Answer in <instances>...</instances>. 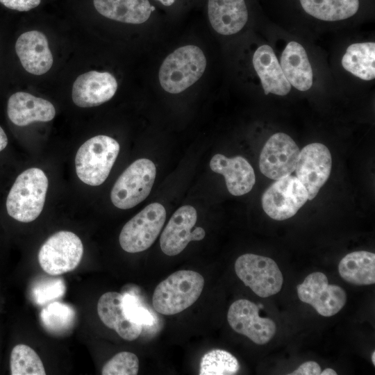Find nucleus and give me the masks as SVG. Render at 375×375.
<instances>
[{
    "instance_id": "nucleus-1",
    "label": "nucleus",
    "mask_w": 375,
    "mask_h": 375,
    "mask_svg": "<svg viewBox=\"0 0 375 375\" xmlns=\"http://www.w3.org/2000/svg\"><path fill=\"white\" fill-rule=\"evenodd\" d=\"M48 178L40 169L24 170L16 178L6 199L8 215L20 222L34 221L42 211Z\"/></svg>"
},
{
    "instance_id": "nucleus-2",
    "label": "nucleus",
    "mask_w": 375,
    "mask_h": 375,
    "mask_svg": "<svg viewBox=\"0 0 375 375\" xmlns=\"http://www.w3.org/2000/svg\"><path fill=\"white\" fill-rule=\"evenodd\" d=\"M203 287L204 278L199 273L191 270L175 272L156 286L153 306L164 315L179 313L199 299Z\"/></svg>"
},
{
    "instance_id": "nucleus-3",
    "label": "nucleus",
    "mask_w": 375,
    "mask_h": 375,
    "mask_svg": "<svg viewBox=\"0 0 375 375\" xmlns=\"http://www.w3.org/2000/svg\"><path fill=\"white\" fill-rule=\"evenodd\" d=\"M117 140L99 135L85 142L78 149L75 168L78 178L91 186L102 184L108 178L119 152Z\"/></svg>"
},
{
    "instance_id": "nucleus-4",
    "label": "nucleus",
    "mask_w": 375,
    "mask_h": 375,
    "mask_svg": "<svg viewBox=\"0 0 375 375\" xmlns=\"http://www.w3.org/2000/svg\"><path fill=\"white\" fill-rule=\"evenodd\" d=\"M206 66V59L199 47H179L164 60L159 70L160 83L169 93H180L201 78Z\"/></svg>"
},
{
    "instance_id": "nucleus-5",
    "label": "nucleus",
    "mask_w": 375,
    "mask_h": 375,
    "mask_svg": "<svg viewBox=\"0 0 375 375\" xmlns=\"http://www.w3.org/2000/svg\"><path fill=\"white\" fill-rule=\"evenodd\" d=\"M156 175L154 163L140 158L131 164L119 176L110 193L112 204L119 209H130L149 194Z\"/></svg>"
},
{
    "instance_id": "nucleus-6",
    "label": "nucleus",
    "mask_w": 375,
    "mask_h": 375,
    "mask_svg": "<svg viewBox=\"0 0 375 375\" xmlns=\"http://www.w3.org/2000/svg\"><path fill=\"white\" fill-rule=\"evenodd\" d=\"M166 219V210L159 203H152L135 215L122 228L119 241L128 253L149 249L160 234Z\"/></svg>"
},
{
    "instance_id": "nucleus-7",
    "label": "nucleus",
    "mask_w": 375,
    "mask_h": 375,
    "mask_svg": "<svg viewBox=\"0 0 375 375\" xmlns=\"http://www.w3.org/2000/svg\"><path fill=\"white\" fill-rule=\"evenodd\" d=\"M83 245L75 233L61 231L50 236L42 245L38 261L42 269L53 276L74 270L79 265Z\"/></svg>"
},
{
    "instance_id": "nucleus-8",
    "label": "nucleus",
    "mask_w": 375,
    "mask_h": 375,
    "mask_svg": "<svg viewBox=\"0 0 375 375\" xmlns=\"http://www.w3.org/2000/svg\"><path fill=\"white\" fill-rule=\"evenodd\" d=\"M238 277L258 296L266 298L280 292L283 283L276 262L263 256L243 254L235 262Z\"/></svg>"
},
{
    "instance_id": "nucleus-9",
    "label": "nucleus",
    "mask_w": 375,
    "mask_h": 375,
    "mask_svg": "<svg viewBox=\"0 0 375 375\" xmlns=\"http://www.w3.org/2000/svg\"><path fill=\"white\" fill-rule=\"evenodd\" d=\"M308 199L303 185L297 176L289 175L273 183L263 193L261 201L265 213L281 221L296 215Z\"/></svg>"
},
{
    "instance_id": "nucleus-10",
    "label": "nucleus",
    "mask_w": 375,
    "mask_h": 375,
    "mask_svg": "<svg viewBox=\"0 0 375 375\" xmlns=\"http://www.w3.org/2000/svg\"><path fill=\"white\" fill-rule=\"evenodd\" d=\"M297 289L300 301L312 306L324 317L335 315L346 303L345 291L338 285L329 284L322 272L310 274Z\"/></svg>"
},
{
    "instance_id": "nucleus-11",
    "label": "nucleus",
    "mask_w": 375,
    "mask_h": 375,
    "mask_svg": "<svg viewBox=\"0 0 375 375\" xmlns=\"http://www.w3.org/2000/svg\"><path fill=\"white\" fill-rule=\"evenodd\" d=\"M299 152L290 136L276 133L268 139L260 152V170L265 176L275 181L286 177L295 170Z\"/></svg>"
},
{
    "instance_id": "nucleus-12",
    "label": "nucleus",
    "mask_w": 375,
    "mask_h": 375,
    "mask_svg": "<svg viewBox=\"0 0 375 375\" xmlns=\"http://www.w3.org/2000/svg\"><path fill=\"white\" fill-rule=\"evenodd\" d=\"M331 167V154L324 144L311 143L300 151L296 175L307 190L308 200L317 196L328 180Z\"/></svg>"
},
{
    "instance_id": "nucleus-13",
    "label": "nucleus",
    "mask_w": 375,
    "mask_h": 375,
    "mask_svg": "<svg viewBox=\"0 0 375 375\" xmlns=\"http://www.w3.org/2000/svg\"><path fill=\"white\" fill-rule=\"evenodd\" d=\"M227 320L236 333L247 336L257 344L267 343L276 332L275 322L261 317L258 306L247 299H238L231 305Z\"/></svg>"
},
{
    "instance_id": "nucleus-14",
    "label": "nucleus",
    "mask_w": 375,
    "mask_h": 375,
    "mask_svg": "<svg viewBox=\"0 0 375 375\" xmlns=\"http://www.w3.org/2000/svg\"><path fill=\"white\" fill-rule=\"evenodd\" d=\"M197 220V212L192 206L180 207L171 217L163 230L160 245L162 252L170 256L179 254L191 241L204 238L206 232L201 227L194 228Z\"/></svg>"
},
{
    "instance_id": "nucleus-15",
    "label": "nucleus",
    "mask_w": 375,
    "mask_h": 375,
    "mask_svg": "<svg viewBox=\"0 0 375 375\" xmlns=\"http://www.w3.org/2000/svg\"><path fill=\"white\" fill-rule=\"evenodd\" d=\"M117 89V82L113 75L90 71L78 76L74 82L72 100L78 107H94L109 101Z\"/></svg>"
},
{
    "instance_id": "nucleus-16",
    "label": "nucleus",
    "mask_w": 375,
    "mask_h": 375,
    "mask_svg": "<svg viewBox=\"0 0 375 375\" xmlns=\"http://www.w3.org/2000/svg\"><path fill=\"white\" fill-rule=\"evenodd\" d=\"M15 51L23 67L28 73L42 75L53 65V56L46 36L38 31L22 33L15 43Z\"/></svg>"
},
{
    "instance_id": "nucleus-17",
    "label": "nucleus",
    "mask_w": 375,
    "mask_h": 375,
    "mask_svg": "<svg viewBox=\"0 0 375 375\" xmlns=\"http://www.w3.org/2000/svg\"><path fill=\"white\" fill-rule=\"evenodd\" d=\"M210 167L214 172L224 176L227 189L232 195L245 194L255 184L254 170L242 156L227 158L223 154H215L210 160Z\"/></svg>"
},
{
    "instance_id": "nucleus-18",
    "label": "nucleus",
    "mask_w": 375,
    "mask_h": 375,
    "mask_svg": "<svg viewBox=\"0 0 375 375\" xmlns=\"http://www.w3.org/2000/svg\"><path fill=\"white\" fill-rule=\"evenodd\" d=\"M7 113L14 124L25 126L35 122L52 120L56 115V109L46 99L25 92H17L8 99Z\"/></svg>"
},
{
    "instance_id": "nucleus-19",
    "label": "nucleus",
    "mask_w": 375,
    "mask_h": 375,
    "mask_svg": "<svg viewBox=\"0 0 375 375\" xmlns=\"http://www.w3.org/2000/svg\"><path fill=\"white\" fill-rule=\"evenodd\" d=\"M122 297L116 292L104 293L98 301L97 312L107 327L115 330L123 339L132 341L140 336L142 326L127 318L122 308Z\"/></svg>"
},
{
    "instance_id": "nucleus-20",
    "label": "nucleus",
    "mask_w": 375,
    "mask_h": 375,
    "mask_svg": "<svg viewBox=\"0 0 375 375\" xmlns=\"http://www.w3.org/2000/svg\"><path fill=\"white\" fill-rule=\"evenodd\" d=\"M208 14L214 30L224 35L239 32L248 19L244 0H208Z\"/></svg>"
},
{
    "instance_id": "nucleus-21",
    "label": "nucleus",
    "mask_w": 375,
    "mask_h": 375,
    "mask_svg": "<svg viewBox=\"0 0 375 375\" xmlns=\"http://www.w3.org/2000/svg\"><path fill=\"white\" fill-rule=\"evenodd\" d=\"M253 65L265 94L273 93L284 96L290 91L291 85L269 45H262L256 49L253 56Z\"/></svg>"
},
{
    "instance_id": "nucleus-22",
    "label": "nucleus",
    "mask_w": 375,
    "mask_h": 375,
    "mask_svg": "<svg viewBox=\"0 0 375 375\" xmlns=\"http://www.w3.org/2000/svg\"><path fill=\"white\" fill-rule=\"evenodd\" d=\"M283 72L290 85L300 91L309 90L312 85V71L304 48L297 42H290L281 57Z\"/></svg>"
},
{
    "instance_id": "nucleus-23",
    "label": "nucleus",
    "mask_w": 375,
    "mask_h": 375,
    "mask_svg": "<svg viewBox=\"0 0 375 375\" xmlns=\"http://www.w3.org/2000/svg\"><path fill=\"white\" fill-rule=\"evenodd\" d=\"M103 16L128 24H142L150 17L152 6L148 0H93Z\"/></svg>"
},
{
    "instance_id": "nucleus-24",
    "label": "nucleus",
    "mask_w": 375,
    "mask_h": 375,
    "mask_svg": "<svg viewBox=\"0 0 375 375\" xmlns=\"http://www.w3.org/2000/svg\"><path fill=\"white\" fill-rule=\"evenodd\" d=\"M338 272L347 282L356 285L375 283V254L357 251L347 254L339 262Z\"/></svg>"
},
{
    "instance_id": "nucleus-25",
    "label": "nucleus",
    "mask_w": 375,
    "mask_h": 375,
    "mask_svg": "<svg viewBox=\"0 0 375 375\" xmlns=\"http://www.w3.org/2000/svg\"><path fill=\"white\" fill-rule=\"evenodd\" d=\"M375 43L362 42L350 45L342 59V67L365 81L375 77Z\"/></svg>"
},
{
    "instance_id": "nucleus-26",
    "label": "nucleus",
    "mask_w": 375,
    "mask_h": 375,
    "mask_svg": "<svg viewBox=\"0 0 375 375\" xmlns=\"http://www.w3.org/2000/svg\"><path fill=\"white\" fill-rule=\"evenodd\" d=\"M300 3L309 15L331 22L349 18L359 8V0H300Z\"/></svg>"
},
{
    "instance_id": "nucleus-27",
    "label": "nucleus",
    "mask_w": 375,
    "mask_h": 375,
    "mask_svg": "<svg viewBox=\"0 0 375 375\" xmlns=\"http://www.w3.org/2000/svg\"><path fill=\"white\" fill-rule=\"evenodd\" d=\"M75 318L74 309L59 301L49 303L40 312L42 325L48 331L57 335L69 332L75 323Z\"/></svg>"
},
{
    "instance_id": "nucleus-28",
    "label": "nucleus",
    "mask_w": 375,
    "mask_h": 375,
    "mask_svg": "<svg viewBox=\"0 0 375 375\" xmlns=\"http://www.w3.org/2000/svg\"><path fill=\"white\" fill-rule=\"evenodd\" d=\"M12 375H44L46 372L38 353L26 344L12 349L10 359Z\"/></svg>"
},
{
    "instance_id": "nucleus-29",
    "label": "nucleus",
    "mask_w": 375,
    "mask_h": 375,
    "mask_svg": "<svg viewBox=\"0 0 375 375\" xmlns=\"http://www.w3.org/2000/svg\"><path fill=\"white\" fill-rule=\"evenodd\" d=\"M240 369L237 358L222 349H213L202 357L200 362V375H233Z\"/></svg>"
},
{
    "instance_id": "nucleus-30",
    "label": "nucleus",
    "mask_w": 375,
    "mask_h": 375,
    "mask_svg": "<svg viewBox=\"0 0 375 375\" xmlns=\"http://www.w3.org/2000/svg\"><path fill=\"white\" fill-rule=\"evenodd\" d=\"M139 370V360L131 352L122 351L115 355L103 367V375H135Z\"/></svg>"
},
{
    "instance_id": "nucleus-31",
    "label": "nucleus",
    "mask_w": 375,
    "mask_h": 375,
    "mask_svg": "<svg viewBox=\"0 0 375 375\" xmlns=\"http://www.w3.org/2000/svg\"><path fill=\"white\" fill-rule=\"evenodd\" d=\"M65 292V285L61 278L42 280L32 288L31 296L38 305L44 306L60 298Z\"/></svg>"
},
{
    "instance_id": "nucleus-32",
    "label": "nucleus",
    "mask_w": 375,
    "mask_h": 375,
    "mask_svg": "<svg viewBox=\"0 0 375 375\" xmlns=\"http://www.w3.org/2000/svg\"><path fill=\"white\" fill-rule=\"evenodd\" d=\"M122 308L127 318L140 325H151V314L140 304L136 297L129 293L122 294Z\"/></svg>"
},
{
    "instance_id": "nucleus-33",
    "label": "nucleus",
    "mask_w": 375,
    "mask_h": 375,
    "mask_svg": "<svg viewBox=\"0 0 375 375\" xmlns=\"http://www.w3.org/2000/svg\"><path fill=\"white\" fill-rule=\"evenodd\" d=\"M41 0H0L4 6L18 11H28L36 8Z\"/></svg>"
},
{
    "instance_id": "nucleus-34",
    "label": "nucleus",
    "mask_w": 375,
    "mask_h": 375,
    "mask_svg": "<svg viewBox=\"0 0 375 375\" xmlns=\"http://www.w3.org/2000/svg\"><path fill=\"white\" fill-rule=\"evenodd\" d=\"M322 372L319 365L315 361H307L301 364L290 375H319Z\"/></svg>"
},
{
    "instance_id": "nucleus-35",
    "label": "nucleus",
    "mask_w": 375,
    "mask_h": 375,
    "mask_svg": "<svg viewBox=\"0 0 375 375\" xmlns=\"http://www.w3.org/2000/svg\"><path fill=\"white\" fill-rule=\"evenodd\" d=\"M8 144V138L3 129L0 126V151H3Z\"/></svg>"
},
{
    "instance_id": "nucleus-36",
    "label": "nucleus",
    "mask_w": 375,
    "mask_h": 375,
    "mask_svg": "<svg viewBox=\"0 0 375 375\" xmlns=\"http://www.w3.org/2000/svg\"><path fill=\"white\" fill-rule=\"evenodd\" d=\"M320 374L321 375H336L337 373L333 369L326 368L324 370L322 371Z\"/></svg>"
},
{
    "instance_id": "nucleus-37",
    "label": "nucleus",
    "mask_w": 375,
    "mask_h": 375,
    "mask_svg": "<svg viewBox=\"0 0 375 375\" xmlns=\"http://www.w3.org/2000/svg\"><path fill=\"white\" fill-rule=\"evenodd\" d=\"M160 1L162 4L166 6H169L174 3L175 0H158Z\"/></svg>"
},
{
    "instance_id": "nucleus-38",
    "label": "nucleus",
    "mask_w": 375,
    "mask_h": 375,
    "mask_svg": "<svg viewBox=\"0 0 375 375\" xmlns=\"http://www.w3.org/2000/svg\"><path fill=\"white\" fill-rule=\"evenodd\" d=\"M372 361L373 365H375V351H374L372 353Z\"/></svg>"
}]
</instances>
